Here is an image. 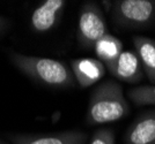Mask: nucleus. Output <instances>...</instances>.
<instances>
[{
  "instance_id": "obj_6",
  "label": "nucleus",
  "mask_w": 155,
  "mask_h": 144,
  "mask_svg": "<svg viewBox=\"0 0 155 144\" xmlns=\"http://www.w3.org/2000/svg\"><path fill=\"white\" fill-rule=\"evenodd\" d=\"M13 144H86L87 134L81 130H64L50 134H9Z\"/></svg>"
},
{
  "instance_id": "obj_10",
  "label": "nucleus",
  "mask_w": 155,
  "mask_h": 144,
  "mask_svg": "<svg viewBox=\"0 0 155 144\" xmlns=\"http://www.w3.org/2000/svg\"><path fill=\"white\" fill-rule=\"evenodd\" d=\"M136 54L150 83H155V40L145 36L133 37Z\"/></svg>"
},
{
  "instance_id": "obj_1",
  "label": "nucleus",
  "mask_w": 155,
  "mask_h": 144,
  "mask_svg": "<svg viewBox=\"0 0 155 144\" xmlns=\"http://www.w3.org/2000/svg\"><path fill=\"white\" fill-rule=\"evenodd\" d=\"M9 58L20 72L41 84L58 89H67L75 85L71 67L63 61L18 52H9Z\"/></svg>"
},
{
  "instance_id": "obj_15",
  "label": "nucleus",
  "mask_w": 155,
  "mask_h": 144,
  "mask_svg": "<svg viewBox=\"0 0 155 144\" xmlns=\"http://www.w3.org/2000/svg\"><path fill=\"white\" fill-rule=\"evenodd\" d=\"M0 144H6V143H5V142H2V141L0 139Z\"/></svg>"
},
{
  "instance_id": "obj_7",
  "label": "nucleus",
  "mask_w": 155,
  "mask_h": 144,
  "mask_svg": "<svg viewBox=\"0 0 155 144\" xmlns=\"http://www.w3.org/2000/svg\"><path fill=\"white\" fill-rule=\"evenodd\" d=\"M125 144H155V110L142 112L131 124L124 137Z\"/></svg>"
},
{
  "instance_id": "obj_5",
  "label": "nucleus",
  "mask_w": 155,
  "mask_h": 144,
  "mask_svg": "<svg viewBox=\"0 0 155 144\" xmlns=\"http://www.w3.org/2000/svg\"><path fill=\"white\" fill-rule=\"evenodd\" d=\"M64 0H45L34 9L30 16V27L37 33L52 30L58 24L66 6Z\"/></svg>"
},
{
  "instance_id": "obj_4",
  "label": "nucleus",
  "mask_w": 155,
  "mask_h": 144,
  "mask_svg": "<svg viewBox=\"0 0 155 144\" xmlns=\"http://www.w3.org/2000/svg\"><path fill=\"white\" fill-rule=\"evenodd\" d=\"M108 33V27L101 8L95 2H86L81 7L77 28L80 45L86 49L94 47L95 43Z\"/></svg>"
},
{
  "instance_id": "obj_8",
  "label": "nucleus",
  "mask_w": 155,
  "mask_h": 144,
  "mask_svg": "<svg viewBox=\"0 0 155 144\" xmlns=\"http://www.w3.org/2000/svg\"><path fill=\"white\" fill-rule=\"evenodd\" d=\"M107 68L112 76L127 83H138L143 77L140 61L136 53L132 51H123L116 61Z\"/></svg>"
},
{
  "instance_id": "obj_12",
  "label": "nucleus",
  "mask_w": 155,
  "mask_h": 144,
  "mask_svg": "<svg viewBox=\"0 0 155 144\" xmlns=\"http://www.w3.org/2000/svg\"><path fill=\"white\" fill-rule=\"evenodd\" d=\"M127 96L133 102V104L155 105V85H140L127 91Z\"/></svg>"
},
{
  "instance_id": "obj_13",
  "label": "nucleus",
  "mask_w": 155,
  "mask_h": 144,
  "mask_svg": "<svg viewBox=\"0 0 155 144\" xmlns=\"http://www.w3.org/2000/svg\"><path fill=\"white\" fill-rule=\"evenodd\" d=\"M89 144H116V136L112 129L101 128L94 131Z\"/></svg>"
},
{
  "instance_id": "obj_14",
  "label": "nucleus",
  "mask_w": 155,
  "mask_h": 144,
  "mask_svg": "<svg viewBox=\"0 0 155 144\" xmlns=\"http://www.w3.org/2000/svg\"><path fill=\"white\" fill-rule=\"evenodd\" d=\"M8 26H9L8 21H7L6 19H4V17L0 16V35H2V33H5V30L8 28Z\"/></svg>"
},
{
  "instance_id": "obj_9",
  "label": "nucleus",
  "mask_w": 155,
  "mask_h": 144,
  "mask_svg": "<svg viewBox=\"0 0 155 144\" xmlns=\"http://www.w3.org/2000/svg\"><path fill=\"white\" fill-rule=\"evenodd\" d=\"M71 69L75 82L84 89L97 83L105 74V66L94 58L72 60Z\"/></svg>"
},
{
  "instance_id": "obj_3",
  "label": "nucleus",
  "mask_w": 155,
  "mask_h": 144,
  "mask_svg": "<svg viewBox=\"0 0 155 144\" xmlns=\"http://www.w3.org/2000/svg\"><path fill=\"white\" fill-rule=\"evenodd\" d=\"M111 15L117 24L126 28H140L155 19V1L118 0L111 4Z\"/></svg>"
},
{
  "instance_id": "obj_2",
  "label": "nucleus",
  "mask_w": 155,
  "mask_h": 144,
  "mask_svg": "<svg viewBox=\"0 0 155 144\" xmlns=\"http://www.w3.org/2000/svg\"><path fill=\"white\" fill-rule=\"evenodd\" d=\"M130 105L123 89L115 81H105L91 92L86 120L89 124H103L118 121L126 117Z\"/></svg>"
},
{
  "instance_id": "obj_11",
  "label": "nucleus",
  "mask_w": 155,
  "mask_h": 144,
  "mask_svg": "<svg viewBox=\"0 0 155 144\" xmlns=\"http://www.w3.org/2000/svg\"><path fill=\"white\" fill-rule=\"evenodd\" d=\"M94 51L97 57L105 68L115 62L117 58L123 52V43L119 38L115 36L107 33L103 37H101L94 45Z\"/></svg>"
}]
</instances>
